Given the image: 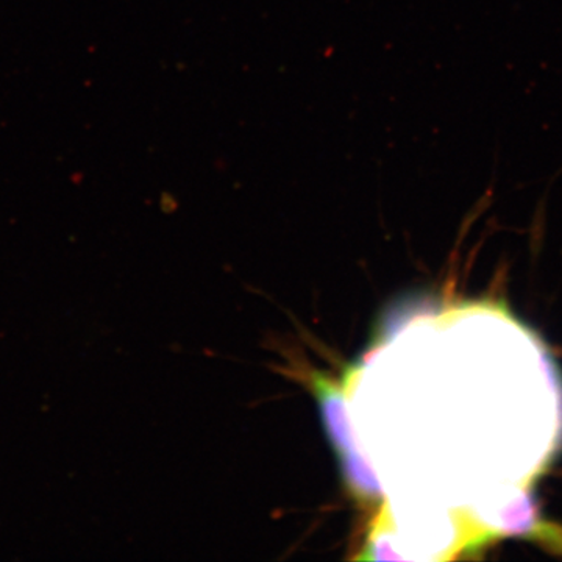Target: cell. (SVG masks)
I'll return each mask as SVG.
<instances>
[{"label": "cell", "mask_w": 562, "mask_h": 562, "mask_svg": "<svg viewBox=\"0 0 562 562\" xmlns=\"http://www.w3.org/2000/svg\"><path fill=\"white\" fill-rule=\"evenodd\" d=\"M339 471H341L344 484L355 501L372 503V505L382 501V486L375 473L369 468L368 461L358 450L339 457Z\"/></svg>", "instance_id": "2"}, {"label": "cell", "mask_w": 562, "mask_h": 562, "mask_svg": "<svg viewBox=\"0 0 562 562\" xmlns=\"http://www.w3.org/2000/svg\"><path fill=\"white\" fill-rule=\"evenodd\" d=\"M308 380L317 406H319L325 435H327L333 450L338 453V457L358 450L349 417H347L346 403H344L342 392L338 384L321 372L310 373Z\"/></svg>", "instance_id": "1"}]
</instances>
